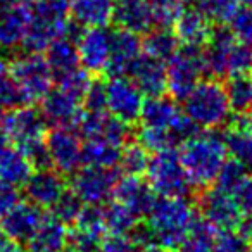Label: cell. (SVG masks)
Returning a JSON list of instances; mask_svg holds the SVG:
<instances>
[{"mask_svg":"<svg viewBox=\"0 0 252 252\" xmlns=\"http://www.w3.org/2000/svg\"><path fill=\"white\" fill-rule=\"evenodd\" d=\"M0 130L4 131L9 142H12L19 151H23L36 142L45 140L47 121L40 109L25 104L9 109V112H4Z\"/></svg>","mask_w":252,"mask_h":252,"instance_id":"obj_9","label":"cell"},{"mask_svg":"<svg viewBox=\"0 0 252 252\" xmlns=\"http://www.w3.org/2000/svg\"><path fill=\"white\" fill-rule=\"evenodd\" d=\"M105 87V109L109 114L125 121L126 125H133L140 119V111L144 105V94L138 87L126 76H109L104 83Z\"/></svg>","mask_w":252,"mask_h":252,"instance_id":"obj_10","label":"cell"},{"mask_svg":"<svg viewBox=\"0 0 252 252\" xmlns=\"http://www.w3.org/2000/svg\"><path fill=\"white\" fill-rule=\"evenodd\" d=\"M116 168H95L83 166L71 175V190L80 197L83 204H100L107 202L112 197V190L118 182Z\"/></svg>","mask_w":252,"mask_h":252,"instance_id":"obj_11","label":"cell"},{"mask_svg":"<svg viewBox=\"0 0 252 252\" xmlns=\"http://www.w3.org/2000/svg\"><path fill=\"white\" fill-rule=\"evenodd\" d=\"M45 145L50 166L61 175H73L81 166L83 144L74 128H54L45 135Z\"/></svg>","mask_w":252,"mask_h":252,"instance_id":"obj_12","label":"cell"},{"mask_svg":"<svg viewBox=\"0 0 252 252\" xmlns=\"http://www.w3.org/2000/svg\"><path fill=\"white\" fill-rule=\"evenodd\" d=\"M35 171L32 162L16 145L5 144L0 149V180L21 187Z\"/></svg>","mask_w":252,"mask_h":252,"instance_id":"obj_29","label":"cell"},{"mask_svg":"<svg viewBox=\"0 0 252 252\" xmlns=\"http://www.w3.org/2000/svg\"><path fill=\"white\" fill-rule=\"evenodd\" d=\"M32 0H0V5H28Z\"/></svg>","mask_w":252,"mask_h":252,"instance_id":"obj_53","label":"cell"},{"mask_svg":"<svg viewBox=\"0 0 252 252\" xmlns=\"http://www.w3.org/2000/svg\"><path fill=\"white\" fill-rule=\"evenodd\" d=\"M102 220L107 233H131L137 228L140 216L112 199L111 202H104L102 206Z\"/></svg>","mask_w":252,"mask_h":252,"instance_id":"obj_34","label":"cell"},{"mask_svg":"<svg viewBox=\"0 0 252 252\" xmlns=\"http://www.w3.org/2000/svg\"><path fill=\"white\" fill-rule=\"evenodd\" d=\"M249 238L237 228H224L218 230L214 237L213 252H249Z\"/></svg>","mask_w":252,"mask_h":252,"instance_id":"obj_41","label":"cell"},{"mask_svg":"<svg viewBox=\"0 0 252 252\" xmlns=\"http://www.w3.org/2000/svg\"><path fill=\"white\" fill-rule=\"evenodd\" d=\"M4 112H5V109L0 107V123H2V118H4Z\"/></svg>","mask_w":252,"mask_h":252,"instance_id":"obj_58","label":"cell"},{"mask_svg":"<svg viewBox=\"0 0 252 252\" xmlns=\"http://www.w3.org/2000/svg\"><path fill=\"white\" fill-rule=\"evenodd\" d=\"M112 23L137 35H145L156 26L147 0H114Z\"/></svg>","mask_w":252,"mask_h":252,"instance_id":"obj_25","label":"cell"},{"mask_svg":"<svg viewBox=\"0 0 252 252\" xmlns=\"http://www.w3.org/2000/svg\"><path fill=\"white\" fill-rule=\"evenodd\" d=\"M142 54V38L140 35L128 30L118 28L111 33V56L105 73L109 76L126 74L133 61Z\"/></svg>","mask_w":252,"mask_h":252,"instance_id":"obj_22","label":"cell"},{"mask_svg":"<svg viewBox=\"0 0 252 252\" xmlns=\"http://www.w3.org/2000/svg\"><path fill=\"white\" fill-rule=\"evenodd\" d=\"M9 73L28 104L42 100L52 90L56 81L54 71L42 52L26 50V54L16 56L14 61L9 63Z\"/></svg>","mask_w":252,"mask_h":252,"instance_id":"obj_6","label":"cell"},{"mask_svg":"<svg viewBox=\"0 0 252 252\" xmlns=\"http://www.w3.org/2000/svg\"><path fill=\"white\" fill-rule=\"evenodd\" d=\"M81 105L87 112H100L105 111V87L102 81L92 80L88 90L85 92Z\"/></svg>","mask_w":252,"mask_h":252,"instance_id":"obj_48","label":"cell"},{"mask_svg":"<svg viewBox=\"0 0 252 252\" xmlns=\"http://www.w3.org/2000/svg\"><path fill=\"white\" fill-rule=\"evenodd\" d=\"M228 123L226 135L223 137L228 154L244 168L252 169V114L238 112Z\"/></svg>","mask_w":252,"mask_h":252,"instance_id":"obj_23","label":"cell"},{"mask_svg":"<svg viewBox=\"0 0 252 252\" xmlns=\"http://www.w3.org/2000/svg\"><path fill=\"white\" fill-rule=\"evenodd\" d=\"M71 0H32L30 23L23 47L28 52H43L59 36L69 33Z\"/></svg>","mask_w":252,"mask_h":252,"instance_id":"obj_3","label":"cell"},{"mask_svg":"<svg viewBox=\"0 0 252 252\" xmlns=\"http://www.w3.org/2000/svg\"><path fill=\"white\" fill-rule=\"evenodd\" d=\"M195 209L187 197H156L147 213V228L154 245L175 252L189 233Z\"/></svg>","mask_w":252,"mask_h":252,"instance_id":"obj_2","label":"cell"},{"mask_svg":"<svg viewBox=\"0 0 252 252\" xmlns=\"http://www.w3.org/2000/svg\"><path fill=\"white\" fill-rule=\"evenodd\" d=\"M76 130H80L85 138H102L121 147L130 140L131 135L130 125H126L125 121L114 118L105 111L83 112Z\"/></svg>","mask_w":252,"mask_h":252,"instance_id":"obj_16","label":"cell"},{"mask_svg":"<svg viewBox=\"0 0 252 252\" xmlns=\"http://www.w3.org/2000/svg\"><path fill=\"white\" fill-rule=\"evenodd\" d=\"M207 73L218 78L252 73V47L238 42L224 25L213 28L209 40L204 45Z\"/></svg>","mask_w":252,"mask_h":252,"instance_id":"obj_5","label":"cell"},{"mask_svg":"<svg viewBox=\"0 0 252 252\" xmlns=\"http://www.w3.org/2000/svg\"><path fill=\"white\" fill-rule=\"evenodd\" d=\"M182 100L183 114L204 130L220 128L231 118L226 88L220 80H200Z\"/></svg>","mask_w":252,"mask_h":252,"instance_id":"obj_4","label":"cell"},{"mask_svg":"<svg viewBox=\"0 0 252 252\" xmlns=\"http://www.w3.org/2000/svg\"><path fill=\"white\" fill-rule=\"evenodd\" d=\"M228 25H230V32L238 42L252 47V9L240 7L228 21Z\"/></svg>","mask_w":252,"mask_h":252,"instance_id":"obj_44","label":"cell"},{"mask_svg":"<svg viewBox=\"0 0 252 252\" xmlns=\"http://www.w3.org/2000/svg\"><path fill=\"white\" fill-rule=\"evenodd\" d=\"M83 206L85 204L80 200V197H78L71 189H66L63 192V195L57 199V202L52 206V209H54L52 214L67 226V224L76 223Z\"/></svg>","mask_w":252,"mask_h":252,"instance_id":"obj_40","label":"cell"},{"mask_svg":"<svg viewBox=\"0 0 252 252\" xmlns=\"http://www.w3.org/2000/svg\"><path fill=\"white\" fill-rule=\"evenodd\" d=\"M207 73L204 47L182 45L166 61V92L182 100Z\"/></svg>","mask_w":252,"mask_h":252,"instance_id":"obj_7","label":"cell"},{"mask_svg":"<svg viewBox=\"0 0 252 252\" xmlns=\"http://www.w3.org/2000/svg\"><path fill=\"white\" fill-rule=\"evenodd\" d=\"M240 5V0H197V7L216 25H226Z\"/></svg>","mask_w":252,"mask_h":252,"instance_id":"obj_38","label":"cell"},{"mask_svg":"<svg viewBox=\"0 0 252 252\" xmlns=\"http://www.w3.org/2000/svg\"><path fill=\"white\" fill-rule=\"evenodd\" d=\"M11 83V73H9V63L0 56V97L4 94V90Z\"/></svg>","mask_w":252,"mask_h":252,"instance_id":"obj_50","label":"cell"},{"mask_svg":"<svg viewBox=\"0 0 252 252\" xmlns=\"http://www.w3.org/2000/svg\"><path fill=\"white\" fill-rule=\"evenodd\" d=\"M238 230H240L249 240H252V213L245 214V218H242L240 223H238Z\"/></svg>","mask_w":252,"mask_h":252,"instance_id":"obj_51","label":"cell"},{"mask_svg":"<svg viewBox=\"0 0 252 252\" xmlns=\"http://www.w3.org/2000/svg\"><path fill=\"white\" fill-rule=\"evenodd\" d=\"M180 161L192 189L204 190L214 185L228 151L224 138L213 130L197 131L193 137L180 145Z\"/></svg>","mask_w":252,"mask_h":252,"instance_id":"obj_1","label":"cell"},{"mask_svg":"<svg viewBox=\"0 0 252 252\" xmlns=\"http://www.w3.org/2000/svg\"><path fill=\"white\" fill-rule=\"evenodd\" d=\"M0 252H25V249H23L21 244H18V242L7 240L5 244L0 245Z\"/></svg>","mask_w":252,"mask_h":252,"instance_id":"obj_52","label":"cell"},{"mask_svg":"<svg viewBox=\"0 0 252 252\" xmlns=\"http://www.w3.org/2000/svg\"><path fill=\"white\" fill-rule=\"evenodd\" d=\"M5 144H9V140H7V137H5V135H4V131L0 130V149L4 147Z\"/></svg>","mask_w":252,"mask_h":252,"instance_id":"obj_54","label":"cell"},{"mask_svg":"<svg viewBox=\"0 0 252 252\" xmlns=\"http://www.w3.org/2000/svg\"><path fill=\"white\" fill-rule=\"evenodd\" d=\"M249 252H252V247H251V251H249Z\"/></svg>","mask_w":252,"mask_h":252,"instance_id":"obj_59","label":"cell"},{"mask_svg":"<svg viewBox=\"0 0 252 252\" xmlns=\"http://www.w3.org/2000/svg\"><path fill=\"white\" fill-rule=\"evenodd\" d=\"M149 159L151 154L142 147L138 142H126L121 147V158H119V164L125 175H144L147 169Z\"/></svg>","mask_w":252,"mask_h":252,"instance_id":"obj_37","label":"cell"},{"mask_svg":"<svg viewBox=\"0 0 252 252\" xmlns=\"http://www.w3.org/2000/svg\"><path fill=\"white\" fill-rule=\"evenodd\" d=\"M111 33L107 26L97 28H83L74 36L78 49V57L83 69L90 74L105 73L111 56Z\"/></svg>","mask_w":252,"mask_h":252,"instance_id":"obj_13","label":"cell"},{"mask_svg":"<svg viewBox=\"0 0 252 252\" xmlns=\"http://www.w3.org/2000/svg\"><path fill=\"white\" fill-rule=\"evenodd\" d=\"M178 47L180 42L171 28L154 26L142 38V52L159 61H164V63L178 50Z\"/></svg>","mask_w":252,"mask_h":252,"instance_id":"obj_32","label":"cell"},{"mask_svg":"<svg viewBox=\"0 0 252 252\" xmlns=\"http://www.w3.org/2000/svg\"><path fill=\"white\" fill-rule=\"evenodd\" d=\"M21 197L23 195L19 187L0 180V218L4 216V214H7L12 207L18 206L21 202Z\"/></svg>","mask_w":252,"mask_h":252,"instance_id":"obj_49","label":"cell"},{"mask_svg":"<svg viewBox=\"0 0 252 252\" xmlns=\"http://www.w3.org/2000/svg\"><path fill=\"white\" fill-rule=\"evenodd\" d=\"M216 228L202 216H195L189 228V233L176 247L175 252H213Z\"/></svg>","mask_w":252,"mask_h":252,"instance_id":"obj_33","label":"cell"},{"mask_svg":"<svg viewBox=\"0 0 252 252\" xmlns=\"http://www.w3.org/2000/svg\"><path fill=\"white\" fill-rule=\"evenodd\" d=\"M25 195L30 202L42 209H52L63 192L66 190V180L64 175L52 168L36 169L30 175L25 185Z\"/></svg>","mask_w":252,"mask_h":252,"instance_id":"obj_17","label":"cell"},{"mask_svg":"<svg viewBox=\"0 0 252 252\" xmlns=\"http://www.w3.org/2000/svg\"><path fill=\"white\" fill-rule=\"evenodd\" d=\"M144 175L147 176L145 180L151 189L159 197H187L192 190L175 149L152 154Z\"/></svg>","mask_w":252,"mask_h":252,"instance_id":"obj_8","label":"cell"},{"mask_svg":"<svg viewBox=\"0 0 252 252\" xmlns=\"http://www.w3.org/2000/svg\"><path fill=\"white\" fill-rule=\"evenodd\" d=\"M138 144L149 152V154H156V152L168 151V149H175V140H173L171 133L162 128H154V126H142V130L138 131Z\"/></svg>","mask_w":252,"mask_h":252,"instance_id":"obj_39","label":"cell"},{"mask_svg":"<svg viewBox=\"0 0 252 252\" xmlns=\"http://www.w3.org/2000/svg\"><path fill=\"white\" fill-rule=\"evenodd\" d=\"M245 173H247V168H244L238 161H235V159H226L214 183H216V187H220V189L228 192Z\"/></svg>","mask_w":252,"mask_h":252,"instance_id":"obj_47","label":"cell"},{"mask_svg":"<svg viewBox=\"0 0 252 252\" xmlns=\"http://www.w3.org/2000/svg\"><path fill=\"white\" fill-rule=\"evenodd\" d=\"M171 28L182 45L204 47L209 40L214 26L213 21L199 7H189L182 9Z\"/></svg>","mask_w":252,"mask_h":252,"instance_id":"obj_24","label":"cell"},{"mask_svg":"<svg viewBox=\"0 0 252 252\" xmlns=\"http://www.w3.org/2000/svg\"><path fill=\"white\" fill-rule=\"evenodd\" d=\"M9 238H7V235L4 233V230H2V226H0V245L2 244H5V242H7Z\"/></svg>","mask_w":252,"mask_h":252,"instance_id":"obj_55","label":"cell"},{"mask_svg":"<svg viewBox=\"0 0 252 252\" xmlns=\"http://www.w3.org/2000/svg\"><path fill=\"white\" fill-rule=\"evenodd\" d=\"M156 193L147 183V180L142 178V175H125L119 176L112 190V199L121 202L130 211H133L137 216H147L149 209L156 200Z\"/></svg>","mask_w":252,"mask_h":252,"instance_id":"obj_18","label":"cell"},{"mask_svg":"<svg viewBox=\"0 0 252 252\" xmlns=\"http://www.w3.org/2000/svg\"><path fill=\"white\" fill-rule=\"evenodd\" d=\"M228 193L233 199L235 206L242 213V216L252 213V173H245L230 190Z\"/></svg>","mask_w":252,"mask_h":252,"instance_id":"obj_45","label":"cell"},{"mask_svg":"<svg viewBox=\"0 0 252 252\" xmlns=\"http://www.w3.org/2000/svg\"><path fill=\"white\" fill-rule=\"evenodd\" d=\"M56 80H57V87L69 92L71 95L78 97L80 100H83L85 92L88 90V87H90V83H92L90 73L80 66L67 71V73L61 74V76H57Z\"/></svg>","mask_w":252,"mask_h":252,"instance_id":"obj_43","label":"cell"},{"mask_svg":"<svg viewBox=\"0 0 252 252\" xmlns=\"http://www.w3.org/2000/svg\"><path fill=\"white\" fill-rule=\"evenodd\" d=\"M26 245L28 252H64L67 249V226L54 214H45Z\"/></svg>","mask_w":252,"mask_h":252,"instance_id":"obj_26","label":"cell"},{"mask_svg":"<svg viewBox=\"0 0 252 252\" xmlns=\"http://www.w3.org/2000/svg\"><path fill=\"white\" fill-rule=\"evenodd\" d=\"M230 102L231 112H251L252 109V76L251 74H237L228 78L224 85Z\"/></svg>","mask_w":252,"mask_h":252,"instance_id":"obj_36","label":"cell"},{"mask_svg":"<svg viewBox=\"0 0 252 252\" xmlns=\"http://www.w3.org/2000/svg\"><path fill=\"white\" fill-rule=\"evenodd\" d=\"M140 249L130 233H107L98 252H140Z\"/></svg>","mask_w":252,"mask_h":252,"instance_id":"obj_46","label":"cell"},{"mask_svg":"<svg viewBox=\"0 0 252 252\" xmlns=\"http://www.w3.org/2000/svg\"><path fill=\"white\" fill-rule=\"evenodd\" d=\"M199 207L202 218L209 221L216 230L238 226L242 213L235 206L231 195L220 187H207L199 197Z\"/></svg>","mask_w":252,"mask_h":252,"instance_id":"obj_14","label":"cell"},{"mask_svg":"<svg viewBox=\"0 0 252 252\" xmlns=\"http://www.w3.org/2000/svg\"><path fill=\"white\" fill-rule=\"evenodd\" d=\"M242 4H244V7H249L252 9V0H240Z\"/></svg>","mask_w":252,"mask_h":252,"instance_id":"obj_56","label":"cell"},{"mask_svg":"<svg viewBox=\"0 0 252 252\" xmlns=\"http://www.w3.org/2000/svg\"><path fill=\"white\" fill-rule=\"evenodd\" d=\"M121 158V145L102 138H87L81 149V164L95 168H116Z\"/></svg>","mask_w":252,"mask_h":252,"instance_id":"obj_31","label":"cell"},{"mask_svg":"<svg viewBox=\"0 0 252 252\" xmlns=\"http://www.w3.org/2000/svg\"><path fill=\"white\" fill-rule=\"evenodd\" d=\"M107 231L102 226L74 223L67 230V249L71 252H98Z\"/></svg>","mask_w":252,"mask_h":252,"instance_id":"obj_35","label":"cell"},{"mask_svg":"<svg viewBox=\"0 0 252 252\" xmlns=\"http://www.w3.org/2000/svg\"><path fill=\"white\" fill-rule=\"evenodd\" d=\"M114 0H71L69 14L76 26L97 28L112 23Z\"/></svg>","mask_w":252,"mask_h":252,"instance_id":"obj_28","label":"cell"},{"mask_svg":"<svg viewBox=\"0 0 252 252\" xmlns=\"http://www.w3.org/2000/svg\"><path fill=\"white\" fill-rule=\"evenodd\" d=\"M45 59L49 63L50 69L54 71L56 78L80 66L76 42H74L73 36L64 35L54 40L45 49Z\"/></svg>","mask_w":252,"mask_h":252,"instance_id":"obj_30","label":"cell"},{"mask_svg":"<svg viewBox=\"0 0 252 252\" xmlns=\"http://www.w3.org/2000/svg\"><path fill=\"white\" fill-rule=\"evenodd\" d=\"M43 216H45V213H43L42 207L35 206L30 200H26V202L21 200L18 206L12 207L7 214L0 218V226H2L4 233L7 235L9 240L18 242V244H26Z\"/></svg>","mask_w":252,"mask_h":252,"instance_id":"obj_20","label":"cell"},{"mask_svg":"<svg viewBox=\"0 0 252 252\" xmlns=\"http://www.w3.org/2000/svg\"><path fill=\"white\" fill-rule=\"evenodd\" d=\"M180 2H182V5H185V4H189V5L197 4V0H180Z\"/></svg>","mask_w":252,"mask_h":252,"instance_id":"obj_57","label":"cell"},{"mask_svg":"<svg viewBox=\"0 0 252 252\" xmlns=\"http://www.w3.org/2000/svg\"><path fill=\"white\" fill-rule=\"evenodd\" d=\"M147 4L154 25L161 28H171L183 9L180 0H147Z\"/></svg>","mask_w":252,"mask_h":252,"instance_id":"obj_42","label":"cell"},{"mask_svg":"<svg viewBox=\"0 0 252 252\" xmlns=\"http://www.w3.org/2000/svg\"><path fill=\"white\" fill-rule=\"evenodd\" d=\"M30 23L28 5H0V52H14L23 47Z\"/></svg>","mask_w":252,"mask_h":252,"instance_id":"obj_21","label":"cell"},{"mask_svg":"<svg viewBox=\"0 0 252 252\" xmlns=\"http://www.w3.org/2000/svg\"><path fill=\"white\" fill-rule=\"evenodd\" d=\"M40 111L47 125H52L54 128H74V130L85 112L80 98L59 87L52 88L42 98Z\"/></svg>","mask_w":252,"mask_h":252,"instance_id":"obj_15","label":"cell"},{"mask_svg":"<svg viewBox=\"0 0 252 252\" xmlns=\"http://www.w3.org/2000/svg\"><path fill=\"white\" fill-rule=\"evenodd\" d=\"M126 76L147 97L166 94V63L142 52L130 66Z\"/></svg>","mask_w":252,"mask_h":252,"instance_id":"obj_19","label":"cell"},{"mask_svg":"<svg viewBox=\"0 0 252 252\" xmlns=\"http://www.w3.org/2000/svg\"><path fill=\"white\" fill-rule=\"evenodd\" d=\"M180 116H182V109L178 107L175 98L168 97L166 94H161L152 95V97H147V100H144L138 121H142L144 126L169 130Z\"/></svg>","mask_w":252,"mask_h":252,"instance_id":"obj_27","label":"cell"}]
</instances>
